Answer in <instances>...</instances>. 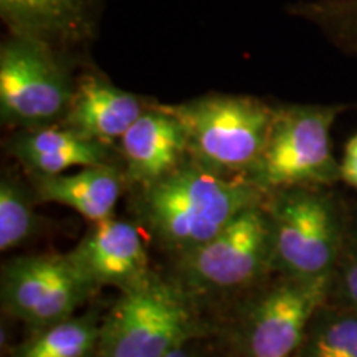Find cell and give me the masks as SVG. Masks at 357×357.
Here are the masks:
<instances>
[{"label": "cell", "mask_w": 357, "mask_h": 357, "mask_svg": "<svg viewBox=\"0 0 357 357\" xmlns=\"http://www.w3.org/2000/svg\"><path fill=\"white\" fill-rule=\"evenodd\" d=\"M288 13L319 30L342 52L357 56V0H301Z\"/></svg>", "instance_id": "cell-18"}, {"label": "cell", "mask_w": 357, "mask_h": 357, "mask_svg": "<svg viewBox=\"0 0 357 357\" xmlns=\"http://www.w3.org/2000/svg\"><path fill=\"white\" fill-rule=\"evenodd\" d=\"M33 190L3 172L0 178V250L10 252L24 245L37 230Z\"/></svg>", "instance_id": "cell-19"}, {"label": "cell", "mask_w": 357, "mask_h": 357, "mask_svg": "<svg viewBox=\"0 0 357 357\" xmlns=\"http://www.w3.org/2000/svg\"><path fill=\"white\" fill-rule=\"evenodd\" d=\"M294 357H357V310L324 303Z\"/></svg>", "instance_id": "cell-17"}, {"label": "cell", "mask_w": 357, "mask_h": 357, "mask_svg": "<svg viewBox=\"0 0 357 357\" xmlns=\"http://www.w3.org/2000/svg\"><path fill=\"white\" fill-rule=\"evenodd\" d=\"M182 123L189 158L230 177H247L265 149L275 106L248 95H204L167 105Z\"/></svg>", "instance_id": "cell-4"}, {"label": "cell", "mask_w": 357, "mask_h": 357, "mask_svg": "<svg viewBox=\"0 0 357 357\" xmlns=\"http://www.w3.org/2000/svg\"><path fill=\"white\" fill-rule=\"evenodd\" d=\"M324 185H296L270 192L273 273L289 278L333 275L349 223L339 200Z\"/></svg>", "instance_id": "cell-3"}, {"label": "cell", "mask_w": 357, "mask_h": 357, "mask_svg": "<svg viewBox=\"0 0 357 357\" xmlns=\"http://www.w3.org/2000/svg\"><path fill=\"white\" fill-rule=\"evenodd\" d=\"M123 174L116 164L78 167L75 172L33 177V194L38 202L73 208L88 222L114 217L121 197Z\"/></svg>", "instance_id": "cell-15"}, {"label": "cell", "mask_w": 357, "mask_h": 357, "mask_svg": "<svg viewBox=\"0 0 357 357\" xmlns=\"http://www.w3.org/2000/svg\"><path fill=\"white\" fill-rule=\"evenodd\" d=\"M153 105L139 95L116 86L100 73H84L75 82L63 121L88 139L113 146Z\"/></svg>", "instance_id": "cell-13"}, {"label": "cell", "mask_w": 357, "mask_h": 357, "mask_svg": "<svg viewBox=\"0 0 357 357\" xmlns=\"http://www.w3.org/2000/svg\"><path fill=\"white\" fill-rule=\"evenodd\" d=\"M96 291L68 253L10 258L3 263L0 276L3 311L32 331L75 316Z\"/></svg>", "instance_id": "cell-9"}, {"label": "cell", "mask_w": 357, "mask_h": 357, "mask_svg": "<svg viewBox=\"0 0 357 357\" xmlns=\"http://www.w3.org/2000/svg\"><path fill=\"white\" fill-rule=\"evenodd\" d=\"M346 105L275 106L265 149L247 178L266 194L296 185H334L341 162L333 154L331 129Z\"/></svg>", "instance_id": "cell-5"}, {"label": "cell", "mask_w": 357, "mask_h": 357, "mask_svg": "<svg viewBox=\"0 0 357 357\" xmlns=\"http://www.w3.org/2000/svg\"><path fill=\"white\" fill-rule=\"evenodd\" d=\"M113 146L88 139L65 124L19 129L7 151L33 177L56 176L75 167L113 164Z\"/></svg>", "instance_id": "cell-14"}, {"label": "cell", "mask_w": 357, "mask_h": 357, "mask_svg": "<svg viewBox=\"0 0 357 357\" xmlns=\"http://www.w3.org/2000/svg\"><path fill=\"white\" fill-rule=\"evenodd\" d=\"M208 333L185 288L153 271L137 287L119 291L101 319L96 357H164Z\"/></svg>", "instance_id": "cell-2"}, {"label": "cell", "mask_w": 357, "mask_h": 357, "mask_svg": "<svg viewBox=\"0 0 357 357\" xmlns=\"http://www.w3.org/2000/svg\"><path fill=\"white\" fill-rule=\"evenodd\" d=\"M68 257L98 289L126 291L153 273L137 227L114 217L91 223Z\"/></svg>", "instance_id": "cell-11"}, {"label": "cell", "mask_w": 357, "mask_h": 357, "mask_svg": "<svg viewBox=\"0 0 357 357\" xmlns=\"http://www.w3.org/2000/svg\"><path fill=\"white\" fill-rule=\"evenodd\" d=\"M70 58L38 40L7 33L0 45V118L17 129L63 121L73 96Z\"/></svg>", "instance_id": "cell-7"}, {"label": "cell", "mask_w": 357, "mask_h": 357, "mask_svg": "<svg viewBox=\"0 0 357 357\" xmlns=\"http://www.w3.org/2000/svg\"><path fill=\"white\" fill-rule=\"evenodd\" d=\"M341 181L357 190V134L347 141L341 160Z\"/></svg>", "instance_id": "cell-21"}, {"label": "cell", "mask_w": 357, "mask_h": 357, "mask_svg": "<svg viewBox=\"0 0 357 357\" xmlns=\"http://www.w3.org/2000/svg\"><path fill=\"white\" fill-rule=\"evenodd\" d=\"M328 303L357 310V217H349L341 255L331 275Z\"/></svg>", "instance_id": "cell-20"}, {"label": "cell", "mask_w": 357, "mask_h": 357, "mask_svg": "<svg viewBox=\"0 0 357 357\" xmlns=\"http://www.w3.org/2000/svg\"><path fill=\"white\" fill-rule=\"evenodd\" d=\"M164 357H211V356H208L202 347L197 346V341H190L184 346H178L177 349L171 351Z\"/></svg>", "instance_id": "cell-22"}, {"label": "cell", "mask_w": 357, "mask_h": 357, "mask_svg": "<svg viewBox=\"0 0 357 357\" xmlns=\"http://www.w3.org/2000/svg\"><path fill=\"white\" fill-rule=\"evenodd\" d=\"M128 178L137 187L153 184L189 158L182 123L167 105H153L118 142Z\"/></svg>", "instance_id": "cell-12"}, {"label": "cell", "mask_w": 357, "mask_h": 357, "mask_svg": "<svg viewBox=\"0 0 357 357\" xmlns=\"http://www.w3.org/2000/svg\"><path fill=\"white\" fill-rule=\"evenodd\" d=\"M266 197L247 177L222 176L187 158L176 171L141 185L136 207L159 247L177 260Z\"/></svg>", "instance_id": "cell-1"}, {"label": "cell", "mask_w": 357, "mask_h": 357, "mask_svg": "<svg viewBox=\"0 0 357 357\" xmlns=\"http://www.w3.org/2000/svg\"><path fill=\"white\" fill-rule=\"evenodd\" d=\"M106 0H0L7 33L38 40L70 60L95 42Z\"/></svg>", "instance_id": "cell-10"}, {"label": "cell", "mask_w": 357, "mask_h": 357, "mask_svg": "<svg viewBox=\"0 0 357 357\" xmlns=\"http://www.w3.org/2000/svg\"><path fill=\"white\" fill-rule=\"evenodd\" d=\"M101 321L95 312L71 316L33 331L10 357H95Z\"/></svg>", "instance_id": "cell-16"}, {"label": "cell", "mask_w": 357, "mask_h": 357, "mask_svg": "<svg viewBox=\"0 0 357 357\" xmlns=\"http://www.w3.org/2000/svg\"><path fill=\"white\" fill-rule=\"evenodd\" d=\"M331 275L280 276L247 303L234 331V357H294L316 311L328 303Z\"/></svg>", "instance_id": "cell-8"}, {"label": "cell", "mask_w": 357, "mask_h": 357, "mask_svg": "<svg viewBox=\"0 0 357 357\" xmlns=\"http://www.w3.org/2000/svg\"><path fill=\"white\" fill-rule=\"evenodd\" d=\"M95 357H96V356H95Z\"/></svg>", "instance_id": "cell-23"}, {"label": "cell", "mask_w": 357, "mask_h": 357, "mask_svg": "<svg viewBox=\"0 0 357 357\" xmlns=\"http://www.w3.org/2000/svg\"><path fill=\"white\" fill-rule=\"evenodd\" d=\"M265 202L245 208L213 238L177 258L176 280L195 301L247 291L273 273Z\"/></svg>", "instance_id": "cell-6"}]
</instances>
